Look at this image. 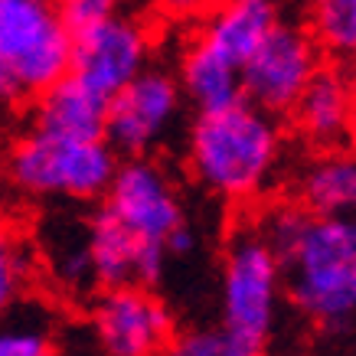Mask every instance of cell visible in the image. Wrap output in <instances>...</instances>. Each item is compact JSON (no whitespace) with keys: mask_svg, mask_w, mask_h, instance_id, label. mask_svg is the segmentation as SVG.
Segmentation results:
<instances>
[{"mask_svg":"<svg viewBox=\"0 0 356 356\" xmlns=\"http://www.w3.org/2000/svg\"><path fill=\"white\" fill-rule=\"evenodd\" d=\"M281 163L278 118L238 102L232 108L196 115L186 134V167L219 200H252L275 180Z\"/></svg>","mask_w":356,"mask_h":356,"instance_id":"obj_1","label":"cell"},{"mask_svg":"<svg viewBox=\"0 0 356 356\" xmlns=\"http://www.w3.org/2000/svg\"><path fill=\"white\" fill-rule=\"evenodd\" d=\"M294 307L324 334L356 327V216H311L284 259Z\"/></svg>","mask_w":356,"mask_h":356,"instance_id":"obj_2","label":"cell"},{"mask_svg":"<svg viewBox=\"0 0 356 356\" xmlns=\"http://www.w3.org/2000/svg\"><path fill=\"white\" fill-rule=\"evenodd\" d=\"M121 157L108 140L59 138L30 128L7 147L3 177L33 200H102L118 173Z\"/></svg>","mask_w":356,"mask_h":356,"instance_id":"obj_3","label":"cell"},{"mask_svg":"<svg viewBox=\"0 0 356 356\" xmlns=\"http://www.w3.org/2000/svg\"><path fill=\"white\" fill-rule=\"evenodd\" d=\"M284 291V261L261 238L259 229H242L232 236L222 255L219 275V307L222 324L265 343L278 321Z\"/></svg>","mask_w":356,"mask_h":356,"instance_id":"obj_4","label":"cell"},{"mask_svg":"<svg viewBox=\"0 0 356 356\" xmlns=\"http://www.w3.org/2000/svg\"><path fill=\"white\" fill-rule=\"evenodd\" d=\"M105 213L128 232L138 245L167 261L170 238L186 229L184 200L170 173L151 157H124L105 193Z\"/></svg>","mask_w":356,"mask_h":356,"instance_id":"obj_5","label":"cell"},{"mask_svg":"<svg viewBox=\"0 0 356 356\" xmlns=\"http://www.w3.org/2000/svg\"><path fill=\"white\" fill-rule=\"evenodd\" d=\"M0 59L20 76L30 98L69 76L72 30L56 0H0Z\"/></svg>","mask_w":356,"mask_h":356,"instance_id":"obj_6","label":"cell"},{"mask_svg":"<svg viewBox=\"0 0 356 356\" xmlns=\"http://www.w3.org/2000/svg\"><path fill=\"white\" fill-rule=\"evenodd\" d=\"M324 65V49L301 23L281 20L242 65V95L275 118L291 115L301 92Z\"/></svg>","mask_w":356,"mask_h":356,"instance_id":"obj_7","label":"cell"},{"mask_svg":"<svg viewBox=\"0 0 356 356\" xmlns=\"http://www.w3.org/2000/svg\"><path fill=\"white\" fill-rule=\"evenodd\" d=\"M186 98L173 72L147 65L134 82L108 98L105 140L118 157H147L180 121Z\"/></svg>","mask_w":356,"mask_h":356,"instance_id":"obj_8","label":"cell"},{"mask_svg":"<svg viewBox=\"0 0 356 356\" xmlns=\"http://www.w3.org/2000/svg\"><path fill=\"white\" fill-rule=\"evenodd\" d=\"M151 65V33L138 17L115 13L72 33L69 76L95 88L98 95H118L121 88Z\"/></svg>","mask_w":356,"mask_h":356,"instance_id":"obj_9","label":"cell"},{"mask_svg":"<svg viewBox=\"0 0 356 356\" xmlns=\"http://www.w3.org/2000/svg\"><path fill=\"white\" fill-rule=\"evenodd\" d=\"M92 324L108 356H163L177 334L167 304L140 284L108 288L95 304Z\"/></svg>","mask_w":356,"mask_h":356,"instance_id":"obj_10","label":"cell"},{"mask_svg":"<svg viewBox=\"0 0 356 356\" xmlns=\"http://www.w3.org/2000/svg\"><path fill=\"white\" fill-rule=\"evenodd\" d=\"M291 118L298 134L317 151L350 147V140L356 138L350 69L340 63L321 65L291 108Z\"/></svg>","mask_w":356,"mask_h":356,"instance_id":"obj_11","label":"cell"},{"mask_svg":"<svg viewBox=\"0 0 356 356\" xmlns=\"http://www.w3.org/2000/svg\"><path fill=\"white\" fill-rule=\"evenodd\" d=\"M281 20L278 0H216L200 17L193 40L242 69Z\"/></svg>","mask_w":356,"mask_h":356,"instance_id":"obj_12","label":"cell"},{"mask_svg":"<svg viewBox=\"0 0 356 356\" xmlns=\"http://www.w3.org/2000/svg\"><path fill=\"white\" fill-rule=\"evenodd\" d=\"M86 252L92 281L105 288H124V284H147L157 281L167 261L151 255L138 245L124 229L111 219V213L98 209L86 226Z\"/></svg>","mask_w":356,"mask_h":356,"instance_id":"obj_13","label":"cell"},{"mask_svg":"<svg viewBox=\"0 0 356 356\" xmlns=\"http://www.w3.org/2000/svg\"><path fill=\"white\" fill-rule=\"evenodd\" d=\"M105 121H108V98L79 82L76 76H63L40 95H33L30 128L49 131L59 138L102 140Z\"/></svg>","mask_w":356,"mask_h":356,"instance_id":"obj_14","label":"cell"},{"mask_svg":"<svg viewBox=\"0 0 356 356\" xmlns=\"http://www.w3.org/2000/svg\"><path fill=\"white\" fill-rule=\"evenodd\" d=\"M177 82L184 88L186 105H193L196 115L222 111L245 102V95H242V69H236L232 63H226L222 56L206 49L196 40H190L184 56H180Z\"/></svg>","mask_w":356,"mask_h":356,"instance_id":"obj_15","label":"cell"},{"mask_svg":"<svg viewBox=\"0 0 356 356\" xmlns=\"http://www.w3.org/2000/svg\"><path fill=\"white\" fill-rule=\"evenodd\" d=\"M298 193L311 216H356V151H321L304 167Z\"/></svg>","mask_w":356,"mask_h":356,"instance_id":"obj_16","label":"cell"},{"mask_svg":"<svg viewBox=\"0 0 356 356\" xmlns=\"http://www.w3.org/2000/svg\"><path fill=\"white\" fill-rule=\"evenodd\" d=\"M307 30L330 59H356V0H307Z\"/></svg>","mask_w":356,"mask_h":356,"instance_id":"obj_17","label":"cell"},{"mask_svg":"<svg viewBox=\"0 0 356 356\" xmlns=\"http://www.w3.org/2000/svg\"><path fill=\"white\" fill-rule=\"evenodd\" d=\"M265 343L252 340V337L238 334L229 324L213 327H193L184 334H173L170 346L163 356H261Z\"/></svg>","mask_w":356,"mask_h":356,"instance_id":"obj_18","label":"cell"},{"mask_svg":"<svg viewBox=\"0 0 356 356\" xmlns=\"http://www.w3.org/2000/svg\"><path fill=\"white\" fill-rule=\"evenodd\" d=\"M33 259L26 252V242L13 226L0 222V317L13 311V304L23 298L30 284Z\"/></svg>","mask_w":356,"mask_h":356,"instance_id":"obj_19","label":"cell"},{"mask_svg":"<svg viewBox=\"0 0 356 356\" xmlns=\"http://www.w3.org/2000/svg\"><path fill=\"white\" fill-rule=\"evenodd\" d=\"M0 356H56L49 324L40 314L0 317Z\"/></svg>","mask_w":356,"mask_h":356,"instance_id":"obj_20","label":"cell"},{"mask_svg":"<svg viewBox=\"0 0 356 356\" xmlns=\"http://www.w3.org/2000/svg\"><path fill=\"white\" fill-rule=\"evenodd\" d=\"M307 222H311V213H307L301 203H298V206H294V203H281V206H275V209H268V213L261 216L259 232H261V238H265V242L278 252V259L284 261L294 252V245L301 242Z\"/></svg>","mask_w":356,"mask_h":356,"instance_id":"obj_21","label":"cell"},{"mask_svg":"<svg viewBox=\"0 0 356 356\" xmlns=\"http://www.w3.org/2000/svg\"><path fill=\"white\" fill-rule=\"evenodd\" d=\"M56 7L63 13L65 26L72 33H79L86 26H92V23H102L108 17H115V13H121L124 0H56Z\"/></svg>","mask_w":356,"mask_h":356,"instance_id":"obj_22","label":"cell"},{"mask_svg":"<svg viewBox=\"0 0 356 356\" xmlns=\"http://www.w3.org/2000/svg\"><path fill=\"white\" fill-rule=\"evenodd\" d=\"M26 98H30V92L23 88L20 76L0 59V108H17V105H23Z\"/></svg>","mask_w":356,"mask_h":356,"instance_id":"obj_23","label":"cell"},{"mask_svg":"<svg viewBox=\"0 0 356 356\" xmlns=\"http://www.w3.org/2000/svg\"><path fill=\"white\" fill-rule=\"evenodd\" d=\"M216 0H157L163 13H170L177 20H200Z\"/></svg>","mask_w":356,"mask_h":356,"instance_id":"obj_24","label":"cell"},{"mask_svg":"<svg viewBox=\"0 0 356 356\" xmlns=\"http://www.w3.org/2000/svg\"><path fill=\"white\" fill-rule=\"evenodd\" d=\"M350 88H353V128H356V59L350 63Z\"/></svg>","mask_w":356,"mask_h":356,"instance_id":"obj_25","label":"cell"},{"mask_svg":"<svg viewBox=\"0 0 356 356\" xmlns=\"http://www.w3.org/2000/svg\"><path fill=\"white\" fill-rule=\"evenodd\" d=\"M353 346H356V327H353Z\"/></svg>","mask_w":356,"mask_h":356,"instance_id":"obj_26","label":"cell"}]
</instances>
